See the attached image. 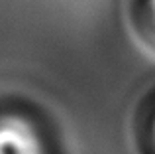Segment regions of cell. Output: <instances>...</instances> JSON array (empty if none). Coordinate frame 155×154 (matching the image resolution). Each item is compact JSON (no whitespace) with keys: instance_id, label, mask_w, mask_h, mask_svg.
<instances>
[{"instance_id":"3","label":"cell","mask_w":155,"mask_h":154,"mask_svg":"<svg viewBox=\"0 0 155 154\" xmlns=\"http://www.w3.org/2000/svg\"><path fill=\"white\" fill-rule=\"evenodd\" d=\"M153 140H155V119H153Z\"/></svg>"},{"instance_id":"1","label":"cell","mask_w":155,"mask_h":154,"mask_svg":"<svg viewBox=\"0 0 155 154\" xmlns=\"http://www.w3.org/2000/svg\"><path fill=\"white\" fill-rule=\"evenodd\" d=\"M0 154H47L39 132L22 117H0Z\"/></svg>"},{"instance_id":"2","label":"cell","mask_w":155,"mask_h":154,"mask_svg":"<svg viewBox=\"0 0 155 154\" xmlns=\"http://www.w3.org/2000/svg\"><path fill=\"white\" fill-rule=\"evenodd\" d=\"M149 10H151V16H153V22H155V0H149Z\"/></svg>"}]
</instances>
